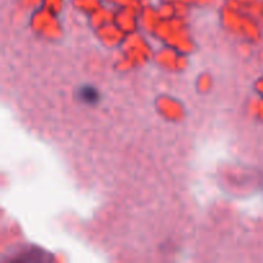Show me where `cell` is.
Instances as JSON below:
<instances>
[{
  "mask_svg": "<svg viewBox=\"0 0 263 263\" xmlns=\"http://www.w3.org/2000/svg\"><path fill=\"white\" fill-rule=\"evenodd\" d=\"M81 99L85 103L92 104V103H95L99 99V95H98L97 90L94 87H84V89H81Z\"/></svg>",
  "mask_w": 263,
  "mask_h": 263,
  "instance_id": "cell-1",
  "label": "cell"
}]
</instances>
